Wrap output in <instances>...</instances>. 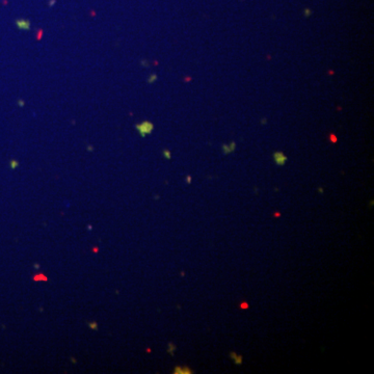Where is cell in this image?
Here are the masks:
<instances>
[{
	"mask_svg": "<svg viewBox=\"0 0 374 374\" xmlns=\"http://www.w3.org/2000/svg\"><path fill=\"white\" fill-rule=\"evenodd\" d=\"M273 159L277 165H284L287 162V156H285L282 152H275L273 154Z\"/></svg>",
	"mask_w": 374,
	"mask_h": 374,
	"instance_id": "6da1fadb",
	"label": "cell"
},
{
	"mask_svg": "<svg viewBox=\"0 0 374 374\" xmlns=\"http://www.w3.org/2000/svg\"><path fill=\"white\" fill-rule=\"evenodd\" d=\"M138 129L140 130L141 135L145 136L146 134H148V133H150L151 131H152L153 125H151V124H149V123H145V124H143V126H139Z\"/></svg>",
	"mask_w": 374,
	"mask_h": 374,
	"instance_id": "7a4b0ae2",
	"label": "cell"
},
{
	"mask_svg": "<svg viewBox=\"0 0 374 374\" xmlns=\"http://www.w3.org/2000/svg\"><path fill=\"white\" fill-rule=\"evenodd\" d=\"M230 358H231V360H233L234 361V363L236 364V365H242V362H243V358H242V355H237L236 352H231L230 353Z\"/></svg>",
	"mask_w": 374,
	"mask_h": 374,
	"instance_id": "3957f363",
	"label": "cell"
},
{
	"mask_svg": "<svg viewBox=\"0 0 374 374\" xmlns=\"http://www.w3.org/2000/svg\"><path fill=\"white\" fill-rule=\"evenodd\" d=\"M174 373H176V374H190V373H192V371H190V369L187 368V367H180V366H178V367L175 368Z\"/></svg>",
	"mask_w": 374,
	"mask_h": 374,
	"instance_id": "277c9868",
	"label": "cell"
},
{
	"mask_svg": "<svg viewBox=\"0 0 374 374\" xmlns=\"http://www.w3.org/2000/svg\"><path fill=\"white\" fill-rule=\"evenodd\" d=\"M222 152H224V154H226V155L232 153V151H231V149H230L229 145H222Z\"/></svg>",
	"mask_w": 374,
	"mask_h": 374,
	"instance_id": "5b68a950",
	"label": "cell"
},
{
	"mask_svg": "<svg viewBox=\"0 0 374 374\" xmlns=\"http://www.w3.org/2000/svg\"><path fill=\"white\" fill-rule=\"evenodd\" d=\"M175 350H176V346L174 345L173 343H170V344H168V353L173 355H174V351H175Z\"/></svg>",
	"mask_w": 374,
	"mask_h": 374,
	"instance_id": "8992f818",
	"label": "cell"
},
{
	"mask_svg": "<svg viewBox=\"0 0 374 374\" xmlns=\"http://www.w3.org/2000/svg\"><path fill=\"white\" fill-rule=\"evenodd\" d=\"M87 324H88V326H90V330H98V324H97V322H95V321L88 322Z\"/></svg>",
	"mask_w": 374,
	"mask_h": 374,
	"instance_id": "52a82bcc",
	"label": "cell"
},
{
	"mask_svg": "<svg viewBox=\"0 0 374 374\" xmlns=\"http://www.w3.org/2000/svg\"><path fill=\"white\" fill-rule=\"evenodd\" d=\"M330 140L332 141L333 143H337V136H336L335 134H330Z\"/></svg>",
	"mask_w": 374,
	"mask_h": 374,
	"instance_id": "ba28073f",
	"label": "cell"
},
{
	"mask_svg": "<svg viewBox=\"0 0 374 374\" xmlns=\"http://www.w3.org/2000/svg\"><path fill=\"white\" fill-rule=\"evenodd\" d=\"M229 146H230V149H231L232 152H234L235 149H236V143H231L229 145Z\"/></svg>",
	"mask_w": 374,
	"mask_h": 374,
	"instance_id": "9c48e42d",
	"label": "cell"
},
{
	"mask_svg": "<svg viewBox=\"0 0 374 374\" xmlns=\"http://www.w3.org/2000/svg\"><path fill=\"white\" fill-rule=\"evenodd\" d=\"M163 154H164V156H165V158H168V159H171V153H170V151H164L163 152Z\"/></svg>",
	"mask_w": 374,
	"mask_h": 374,
	"instance_id": "30bf717a",
	"label": "cell"
},
{
	"mask_svg": "<svg viewBox=\"0 0 374 374\" xmlns=\"http://www.w3.org/2000/svg\"><path fill=\"white\" fill-rule=\"evenodd\" d=\"M240 308H241V309H247V308H249V304H247V302H242L241 305H240Z\"/></svg>",
	"mask_w": 374,
	"mask_h": 374,
	"instance_id": "8fae6325",
	"label": "cell"
},
{
	"mask_svg": "<svg viewBox=\"0 0 374 374\" xmlns=\"http://www.w3.org/2000/svg\"><path fill=\"white\" fill-rule=\"evenodd\" d=\"M186 181H187V183H190V182H191V178H190V177H189V176L187 177V178H186Z\"/></svg>",
	"mask_w": 374,
	"mask_h": 374,
	"instance_id": "7c38bea8",
	"label": "cell"
},
{
	"mask_svg": "<svg viewBox=\"0 0 374 374\" xmlns=\"http://www.w3.org/2000/svg\"><path fill=\"white\" fill-rule=\"evenodd\" d=\"M318 190H319V192H323V190H322V188H319V189H318Z\"/></svg>",
	"mask_w": 374,
	"mask_h": 374,
	"instance_id": "4fadbf2b",
	"label": "cell"
}]
</instances>
